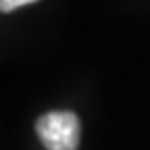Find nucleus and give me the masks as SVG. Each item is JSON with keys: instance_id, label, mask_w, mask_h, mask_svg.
Returning <instances> with one entry per match:
<instances>
[{"instance_id": "1", "label": "nucleus", "mask_w": 150, "mask_h": 150, "mask_svg": "<svg viewBox=\"0 0 150 150\" xmlns=\"http://www.w3.org/2000/svg\"><path fill=\"white\" fill-rule=\"evenodd\" d=\"M36 134L45 150H78L81 123L71 110H52L38 117Z\"/></svg>"}, {"instance_id": "2", "label": "nucleus", "mask_w": 150, "mask_h": 150, "mask_svg": "<svg viewBox=\"0 0 150 150\" xmlns=\"http://www.w3.org/2000/svg\"><path fill=\"white\" fill-rule=\"evenodd\" d=\"M35 2H38V0H0V13H11L18 7H24Z\"/></svg>"}]
</instances>
